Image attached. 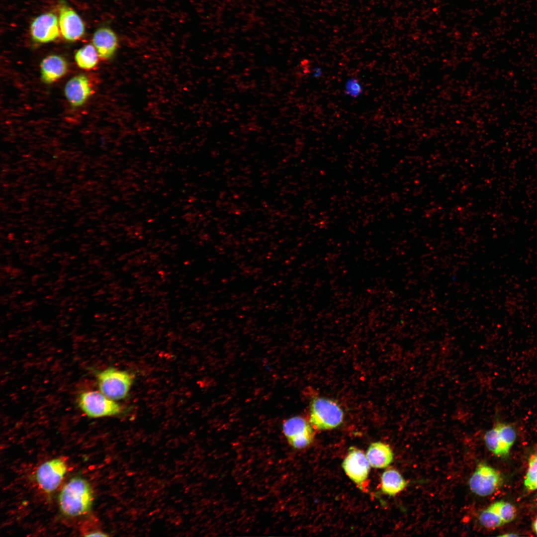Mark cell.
Wrapping results in <instances>:
<instances>
[{
  "instance_id": "1",
  "label": "cell",
  "mask_w": 537,
  "mask_h": 537,
  "mask_svg": "<svg viewBox=\"0 0 537 537\" xmlns=\"http://www.w3.org/2000/svg\"><path fill=\"white\" fill-rule=\"evenodd\" d=\"M93 500L90 483L80 476L71 478L63 487L58 497L61 513L69 517L84 515L91 509Z\"/></svg>"
},
{
  "instance_id": "2",
  "label": "cell",
  "mask_w": 537,
  "mask_h": 537,
  "mask_svg": "<svg viewBox=\"0 0 537 537\" xmlns=\"http://www.w3.org/2000/svg\"><path fill=\"white\" fill-rule=\"evenodd\" d=\"M344 418L343 409L335 401L323 397H316L311 401L309 422L313 428L331 430L340 426Z\"/></svg>"
},
{
  "instance_id": "3",
  "label": "cell",
  "mask_w": 537,
  "mask_h": 537,
  "mask_svg": "<svg viewBox=\"0 0 537 537\" xmlns=\"http://www.w3.org/2000/svg\"><path fill=\"white\" fill-rule=\"evenodd\" d=\"M96 376L99 391L115 401L127 396L134 378L131 373L114 367L99 371Z\"/></svg>"
},
{
  "instance_id": "4",
  "label": "cell",
  "mask_w": 537,
  "mask_h": 537,
  "mask_svg": "<svg viewBox=\"0 0 537 537\" xmlns=\"http://www.w3.org/2000/svg\"><path fill=\"white\" fill-rule=\"evenodd\" d=\"M78 404L84 413L92 418L112 416L123 411V408L119 403L100 391L92 390L81 393L78 399Z\"/></svg>"
},
{
  "instance_id": "5",
  "label": "cell",
  "mask_w": 537,
  "mask_h": 537,
  "mask_svg": "<svg viewBox=\"0 0 537 537\" xmlns=\"http://www.w3.org/2000/svg\"><path fill=\"white\" fill-rule=\"evenodd\" d=\"M310 422L300 416L288 418L283 422L282 433L288 443L297 449L304 448L313 441L314 432Z\"/></svg>"
},
{
  "instance_id": "6",
  "label": "cell",
  "mask_w": 537,
  "mask_h": 537,
  "mask_svg": "<svg viewBox=\"0 0 537 537\" xmlns=\"http://www.w3.org/2000/svg\"><path fill=\"white\" fill-rule=\"evenodd\" d=\"M67 470L65 461L55 458L41 464L35 473V479L39 488L45 493L54 492L63 480Z\"/></svg>"
},
{
  "instance_id": "7",
  "label": "cell",
  "mask_w": 537,
  "mask_h": 537,
  "mask_svg": "<svg viewBox=\"0 0 537 537\" xmlns=\"http://www.w3.org/2000/svg\"><path fill=\"white\" fill-rule=\"evenodd\" d=\"M502 477L500 472L486 464L479 465L469 480L470 490L480 496L493 493L501 485Z\"/></svg>"
},
{
  "instance_id": "8",
  "label": "cell",
  "mask_w": 537,
  "mask_h": 537,
  "mask_svg": "<svg viewBox=\"0 0 537 537\" xmlns=\"http://www.w3.org/2000/svg\"><path fill=\"white\" fill-rule=\"evenodd\" d=\"M370 464L366 455L360 449L351 447L342 463V467L347 476L362 488L370 471Z\"/></svg>"
},
{
  "instance_id": "9",
  "label": "cell",
  "mask_w": 537,
  "mask_h": 537,
  "mask_svg": "<svg viewBox=\"0 0 537 537\" xmlns=\"http://www.w3.org/2000/svg\"><path fill=\"white\" fill-rule=\"evenodd\" d=\"M59 26L57 17L52 12H45L38 16L30 26L32 40L39 43L54 41L59 36Z\"/></svg>"
},
{
  "instance_id": "10",
  "label": "cell",
  "mask_w": 537,
  "mask_h": 537,
  "mask_svg": "<svg viewBox=\"0 0 537 537\" xmlns=\"http://www.w3.org/2000/svg\"><path fill=\"white\" fill-rule=\"evenodd\" d=\"M59 25L63 38L70 42L80 39L85 32V24L79 14L66 5L60 8Z\"/></svg>"
},
{
  "instance_id": "11",
  "label": "cell",
  "mask_w": 537,
  "mask_h": 537,
  "mask_svg": "<svg viewBox=\"0 0 537 537\" xmlns=\"http://www.w3.org/2000/svg\"><path fill=\"white\" fill-rule=\"evenodd\" d=\"M92 92L89 79L83 74L71 78L64 88V93L67 100L75 107L83 105Z\"/></svg>"
},
{
  "instance_id": "12",
  "label": "cell",
  "mask_w": 537,
  "mask_h": 537,
  "mask_svg": "<svg viewBox=\"0 0 537 537\" xmlns=\"http://www.w3.org/2000/svg\"><path fill=\"white\" fill-rule=\"evenodd\" d=\"M92 42L99 58L103 60L110 59L115 53L119 44L116 34L107 27L98 28L93 35Z\"/></svg>"
},
{
  "instance_id": "13",
  "label": "cell",
  "mask_w": 537,
  "mask_h": 537,
  "mask_svg": "<svg viewBox=\"0 0 537 537\" xmlns=\"http://www.w3.org/2000/svg\"><path fill=\"white\" fill-rule=\"evenodd\" d=\"M68 68V63L62 56L56 54L48 55L40 63L41 79L46 84H52L64 76Z\"/></svg>"
},
{
  "instance_id": "14",
  "label": "cell",
  "mask_w": 537,
  "mask_h": 537,
  "mask_svg": "<svg viewBox=\"0 0 537 537\" xmlns=\"http://www.w3.org/2000/svg\"><path fill=\"white\" fill-rule=\"evenodd\" d=\"M365 455L370 465L376 468L386 467L393 461L394 458L390 447L380 442L371 443Z\"/></svg>"
},
{
  "instance_id": "15",
  "label": "cell",
  "mask_w": 537,
  "mask_h": 537,
  "mask_svg": "<svg viewBox=\"0 0 537 537\" xmlns=\"http://www.w3.org/2000/svg\"><path fill=\"white\" fill-rule=\"evenodd\" d=\"M407 485L406 480L395 469L389 468L385 470L381 475V491L389 496L397 495L402 491Z\"/></svg>"
},
{
  "instance_id": "16",
  "label": "cell",
  "mask_w": 537,
  "mask_h": 537,
  "mask_svg": "<svg viewBox=\"0 0 537 537\" xmlns=\"http://www.w3.org/2000/svg\"><path fill=\"white\" fill-rule=\"evenodd\" d=\"M495 425L498 430L500 456H505L516 440V432L514 427L508 423L498 421Z\"/></svg>"
},
{
  "instance_id": "17",
  "label": "cell",
  "mask_w": 537,
  "mask_h": 537,
  "mask_svg": "<svg viewBox=\"0 0 537 537\" xmlns=\"http://www.w3.org/2000/svg\"><path fill=\"white\" fill-rule=\"evenodd\" d=\"M98 55L93 44H87L75 53V60L80 68L89 70L94 68L98 62Z\"/></svg>"
},
{
  "instance_id": "18",
  "label": "cell",
  "mask_w": 537,
  "mask_h": 537,
  "mask_svg": "<svg viewBox=\"0 0 537 537\" xmlns=\"http://www.w3.org/2000/svg\"><path fill=\"white\" fill-rule=\"evenodd\" d=\"M496 513L504 523L511 522L515 518L516 510L514 506L505 501H498L491 504L489 507Z\"/></svg>"
},
{
  "instance_id": "19",
  "label": "cell",
  "mask_w": 537,
  "mask_h": 537,
  "mask_svg": "<svg viewBox=\"0 0 537 537\" xmlns=\"http://www.w3.org/2000/svg\"><path fill=\"white\" fill-rule=\"evenodd\" d=\"M529 467L524 480V485L529 490L537 489V453L529 459Z\"/></svg>"
},
{
  "instance_id": "20",
  "label": "cell",
  "mask_w": 537,
  "mask_h": 537,
  "mask_svg": "<svg viewBox=\"0 0 537 537\" xmlns=\"http://www.w3.org/2000/svg\"><path fill=\"white\" fill-rule=\"evenodd\" d=\"M479 521L481 525L488 529L495 528L505 524L500 517L489 508L481 512Z\"/></svg>"
},
{
  "instance_id": "21",
  "label": "cell",
  "mask_w": 537,
  "mask_h": 537,
  "mask_svg": "<svg viewBox=\"0 0 537 537\" xmlns=\"http://www.w3.org/2000/svg\"><path fill=\"white\" fill-rule=\"evenodd\" d=\"M484 440L488 449L495 454L500 456L498 430L495 425L485 433Z\"/></svg>"
},
{
  "instance_id": "22",
  "label": "cell",
  "mask_w": 537,
  "mask_h": 537,
  "mask_svg": "<svg viewBox=\"0 0 537 537\" xmlns=\"http://www.w3.org/2000/svg\"><path fill=\"white\" fill-rule=\"evenodd\" d=\"M533 527H534V529L535 531L536 532V533L537 534V518L535 520V522L534 523Z\"/></svg>"
}]
</instances>
